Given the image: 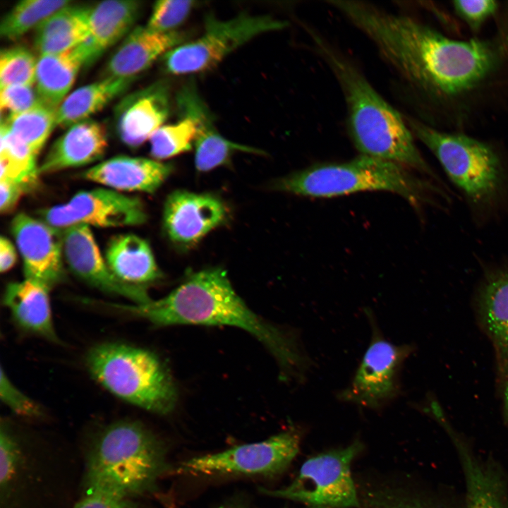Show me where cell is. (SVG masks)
Here are the masks:
<instances>
[{"label":"cell","mask_w":508,"mask_h":508,"mask_svg":"<svg viewBox=\"0 0 508 508\" xmlns=\"http://www.w3.org/2000/svg\"><path fill=\"white\" fill-rule=\"evenodd\" d=\"M29 190L26 186L6 179H0V210L1 213L11 210L20 196Z\"/></svg>","instance_id":"cell-40"},{"label":"cell","mask_w":508,"mask_h":508,"mask_svg":"<svg viewBox=\"0 0 508 508\" xmlns=\"http://www.w3.org/2000/svg\"><path fill=\"white\" fill-rule=\"evenodd\" d=\"M279 191L311 198H332L365 191L397 193L413 205L428 200L434 186L397 163L365 155L340 163L314 164L276 181Z\"/></svg>","instance_id":"cell-5"},{"label":"cell","mask_w":508,"mask_h":508,"mask_svg":"<svg viewBox=\"0 0 508 508\" xmlns=\"http://www.w3.org/2000/svg\"><path fill=\"white\" fill-rule=\"evenodd\" d=\"M361 445L355 441L348 447L321 453L306 460L289 486L265 493L304 503L312 508L358 507L351 464Z\"/></svg>","instance_id":"cell-10"},{"label":"cell","mask_w":508,"mask_h":508,"mask_svg":"<svg viewBox=\"0 0 508 508\" xmlns=\"http://www.w3.org/2000/svg\"><path fill=\"white\" fill-rule=\"evenodd\" d=\"M453 7L459 17L474 30L480 26L497 10L498 4L493 0L454 1Z\"/></svg>","instance_id":"cell-38"},{"label":"cell","mask_w":508,"mask_h":508,"mask_svg":"<svg viewBox=\"0 0 508 508\" xmlns=\"http://www.w3.org/2000/svg\"><path fill=\"white\" fill-rule=\"evenodd\" d=\"M161 502L165 508H179L174 497L171 495H162L159 496Z\"/></svg>","instance_id":"cell-43"},{"label":"cell","mask_w":508,"mask_h":508,"mask_svg":"<svg viewBox=\"0 0 508 508\" xmlns=\"http://www.w3.org/2000/svg\"><path fill=\"white\" fill-rule=\"evenodd\" d=\"M0 378L1 401L13 413L26 418H38L42 415L40 406L10 380L2 368Z\"/></svg>","instance_id":"cell-36"},{"label":"cell","mask_w":508,"mask_h":508,"mask_svg":"<svg viewBox=\"0 0 508 508\" xmlns=\"http://www.w3.org/2000/svg\"><path fill=\"white\" fill-rule=\"evenodd\" d=\"M49 226L64 229L83 224L90 227H120L143 224L147 214L137 198L104 188L80 191L68 202L40 211Z\"/></svg>","instance_id":"cell-12"},{"label":"cell","mask_w":508,"mask_h":508,"mask_svg":"<svg viewBox=\"0 0 508 508\" xmlns=\"http://www.w3.org/2000/svg\"><path fill=\"white\" fill-rule=\"evenodd\" d=\"M107 147L104 127L87 119L70 127L52 145L41 164L39 174L83 166L101 158Z\"/></svg>","instance_id":"cell-23"},{"label":"cell","mask_w":508,"mask_h":508,"mask_svg":"<svg viewBox=\"0 0 508 508\" xmlns=\"http://www.w3.org/2000/svg\"><path fill=\"white\" fill-rule=\"evenodd\" d=\"M56 110L42 104L1 120V123L6 125L37 156L56 126Z\"/></svg>","instance_id":"cell-30"},{"label":"cell","mask_w":508,"mask_h":508,"mask_svg":"<svg viewBox=\"0 0 508 508\" xmlns=\"http://www.w3.org/2000/svg\"><path fill=\"white\" fill-rule=\"evenodd\" d=\"M90 8L72 2L42 22L35 28L34 38L40 54L61 53L88 40Z\"/></svg>","instance_id":"cell-26"},{"label":"cell","mask_w":508,"mask_h":508,"mask_svg":"<svg viewBox=\"0 0 508 508\" xmlns=\"http://www.w3.org/2000/svg\"><path fill=\"white\" fill-rule=\"evenodd\" d=\"M37 60L23 46L6 48L0 54L1 88L11 85H33Z\"/></svg>","instance_id":"cell-33"},{"label":"cell","mask_w":508,"mask_h":508,"mask_svg":"<svg viewBox=\"0 0 508 508\" xmlns=\"http://www.w3.org/2000/svg\"><path fill=\"white\" fill-rule=\"evenodd\" d=\"M330 5L365 34L409 83L435 97L476 88L500 59L498 45L490 40L449 39L411 17L364 1L332 0Z\"/></svg>","instance_id":"cell-1"},{"label":"cell","mask_w":508,"mask_h":508,"mask_svg":"<svg viewBox=\"0 0 508 508\" xmlns=\"http://www.w3.org/2000/svg\"><path fill=\"white\" fill-rule=\"evenodd\" d=\"M64 257L72 272L89 285L107 294L122 296L134 304L150 301L146 287L120 280L99 252L89 226L78 224L62 229Z\"/></svg>","instance_id":"cell-14"},{"label":"cell","mask_w":508,"mask_h":508,"mask_svg":"<svg viewBox=\"0 0 508 508\" xmlns=\"http://www.w3.org/2000/svg\"><path fill=\"white\" fill-rule=\"evenodd\" d=\"M186 38L187 34L179 30L158 32L146 26L135 28L109 57L104 78H136Z\"/></svg>","instance_id":"cell-19"},{"label":"cell","mask_w":508,"mask_h":508,"mask_svg":"<svg viewBox=\"0 0 508 508\" xmlns=\"http://www.w3.org/2000/svg\"><path fill=\"white\" fill-rule=\"evenodd\" d=\"M226 215L225 205L214 195L180 190L165 201L163 226L172 242L189 246L222 224Z\"/></svg>","instance_id":"cell-16"},{"label":"cell","mask_w":508,"mask_h":508,"mask_svg":"<svg viewBox=\"0 0 508 508\" xmlns=\"http://www.w3.org/2000/svg\"><path fill=\"white\" fill-rule=\"evenodd\" d=\"M141 8L140 1L133 0L104 1L91 7L89 40L100 55L129 33Z\"/></svg>","instance_id":"cell-28"},{"label":"cell","mask_w":508,"mask_h":508,"mask_svg":"<svg viewBox=\"0 0 508 508\" xmlns=\"http://www.w3.org/2000/svg\"><path fill=\"white\" fill-rule=\"evenodd\" d=\"M49 290L40 283L24 279L7 284L3 302L23 330L58 343L59 338L53 323Z\"/></svg>","instance_id":"cell-24"},{"label":"cell","mask_w":508,"mask_h":508,"mask_svg":"<svg viewBox=\"0 0 508 508\" xmlns=\"http://www.w3.org/2000/svg\"><path fill=\"white\" fill-rule=\"evenodd\" d=\"M11 233L23 259L25 279L51 289L64 279L62 230L41 219L18 214Z\"/></svg>","instance_id":"cell-13"},{"label":"cell","mask_w":508,"mask_h":508,"mask_svg":"<svg viewBox=\"0 0 508 508\" xmlns=\"http://www.w3.org/2000/svg\"><path fill=\"white\" fill-rule=\"evenodd\" d=\"M173 171L171 164L128 156H117L82 173L83 179L114 190L155 193Z\"/></svg>","instance_id":"cell-20"},{"label":"cell","mask_w":508,"mask_h":508,"mask_svg":"<svg viewBox=\"0 0 508 508\" xmlns=\"http://www.w3.org/2000/svg\"><path fill=\"white\" fill-rule=\"evenodd\" d=\"M167 469L159 440L142 423L121 420L97 435L85 465V491L131 497L152 491Z\"/></svg>","instance_id":"cell-4"},{"label":"cell","mask_w":508,"mask_h":508,"mask_svg":"<svg viewBox=\"0 0 508 508\" xmlns=\"http://www.w3.org/2000/svg\"><path fill=\"white\" fill-rule=\"evenodd\" d=\"M99 56L89 40L61 53L40 55L35 84L42 102L57 109L71 88L79 70L90 65Z\"/></svg>","instance_id":"cell-22"},{"label":"cell","mask_w":508,"mask_h":508,"mask_svg":"<svg viewBox=\"0 0 508 508\" xmlns=\"http://www.w3.org/2000/svg\"><path fill=\"white\" fill-rule=\"evenodd\" d=\"M364 312L371 329L370 340L349 384L337 397L345 403L379 410L400 396L401 370L414 347L388 340L373 312L368 308Z\"/></svg>","instance_id":"cell-9"},{"label":"cell","mask_w":508,"mask_h":508,"mask_svg":"<svg viewBox=\"0 0 508 508\" xmlns=\"http://www.w3.org/2000/svg\"><path fill=\"white\" fill-rule=\"evenodd\" d=\"M85 363L92 377L120 399L160 415L174 409L176 386L153 352L130 344L107 342L91 348Z\"/></svg>","instance_id":"cell-6"},{"label":"cell","mask_w":508,"mask_h":508,"mask_svg":"<svg viewBox=\"0 0 508 508\" xmlns=\"http://www.w3.org/2000/svg\"><path fill=\"white\" fill-rule=\"evenodd\" d=\"M406 120L412 133L434 154L472 206L490 210L504 199L508 177L490 145L464 134L445 133L416 120Z\"/></svg>","instance_id":"cell-7"},{"label":"cell","mask_w":508,"mask_h":508,"mask_svg":"<svg viewBox=\"0 0 508 508\" xmlns=\"http://www.w3.org/2000/svg\"><path fill=\"white\" fill-rule=\"evenodd\" d=\"M44 104L33 85H11L1 88L0 107L4 120Z\"/></svg>","instance_id":"cell-35"},{"label":"cell","mask_w":508,"mask_h":508,"mask_svg":"<svg viewBox=\"0 0 508 508\" xmlns=\"http://www.w3.org/2000/svg\"><path fill=\"white\" fill-rule=\"evenodd\" d=\"M105 260L112 272L129 284L146 287L162 277L150 245L135 234L112 238L106 248Z\"/></svg>","instance_id":"cell-25"},{"label":"cell","mask_w":508,"mask_h":508,"mask_svg":"<svg viewBox=\"0 0 508 508\" xmlns=\"http://www.w3.org/2000/svg\"><path fill=\"white\" fill-rule=\"evenodd\" d=\"M135 78L107 77L76 89L58 107L56 126L67 128L89 119L123 94Z\"/></svg>","instance_id":"cell-27"},{"label":"cell","mask_w":508,"mask_h":508,"mask_svg":"<svg viewBox=\"0 0 508 508\" xmlns=\"http://www.w3.org/2000/svg\"><path fill=\"white\" fill-rule=\"evenodd\" d=\"M320 56L344 94L350 138L361 155L399 164L436 178L414 143L401 114L370 85L349 59L311 28Z\"/></svg>","instance_id":"cell-3"},{"label":"cell","mask_w":508,"mask_h":508,"mask_svg":"<svg viewBox=\"0 0 508 508\" xmlns=\"http://www.w3.org/2000/svg\"><path fill=\"white\" fill-rule=\"evenodd\" d=\"M73 508H136L131 499L85 491Z\"/></svg>","instance_id":"cell-39"},{"label":"cell","mask_w":508,"mask_h":508,"mask_svg":"<svg viewBox=\"0 0 508 508\" xmlns=\"http://www.w3.org/2000/svg\"><path fill=\"white\" fill-rule=\"evenodd\" d=\"M430 409L457 452L466 483V508H508V488L502 471L492 461L485 462L476 455L437 402L432 403Z\"/></svg>","instance_id":"cell-15"},{"label":"cell","mask_w":508,"mask_h":508,"mask_svg":"<svg viewBox=\"0 0 508 508\" xmlns=\"http://www.w3.org/2000/svg\"><path fill=\"white\" fill-rule=\"evenodd\" d=\"M176 103L179 116L193 119L196 125L194 160L198 171H209L228 164L238 151L249 152L248 146L231 142L219 133L214 117L193 81L181 86L176 93Z\"/></svg>","instance_id":"cell-17"},{"label":"cell","mask_w":508,"mask_h":508,"mask_svg":"<svg viewBox=\"0 0 508 508\" xmlns=\"http://www.w3.org/2000/svg\"><path fill=\"white\" fill-rule=\"evenodd\" d=\"M17 253L15 246L4 236L0 239V271L5 272L11 270L15 265Z\"/></svg>","instance_id":"cell-41"},{"label":"cell","mask_w":508,"mask_h":508,"mask_svg":"<svg viewBox=\"0 0 508 508\" xmlns=\"http://www.w3.org/2000/svg\"><path fill=\"white\" fill-rule=\"evenodd\" d=\"M300 435L295 429L258 442L193 457L180 464L179 474L273 475L284 471L299 450Z\"/></svg>","instance_id":"cell-11"},{"label":"cell","mask_w":508,"mask_h":508,"mask_svg":"<svg viewBox=\"0 0 508 508\" xmlns=\"http://www.w3.org/2000/svg\"><path fill=\"white\" fill-rule=\"evenodd\" d=\"M111 307L157 327L228 325L244 329L275 358L283 380H303L313 365L296 335L266 322L250 310L220 268L191 274L162 298L143 304H111Z\"/></svg>","instance_id":"cell-2"},{"label":"cell","mask_w":508,"mask_h":508,"mask_svg":"<svg viewBox=\"0 0 508 508\" xmlns=\"http://www.w3.org/2000/svg\"><path fill=\"white\" fill-rule=\"evenodd\" d=\"M500 392L504 418L508 423V363L499 366Z\"/></svg>","instance_id":"cell-42"},{"label":"cell","mask_w":508,"mask_h":508,"mask_svg":"<svg viewBox=\"0 0 508 508\" xmlns=\"http://www.w3.org/2000/svg\"><path fill=\"white\" fill-rule=\"evenodd\" d=\"M71 1L23 0L18 1L4 16L0 25L4 38L13 40L37 28L42 22Z\"/></svg>","instance_id":"cell-31"},{"label":"cell","mask_w":508,"mask_h":508,"mask_svg":"<svg viewBox=\"0 0 508 508\" xmlns=\"http://www.w3.org/2000/svg\"><path fill=\"white\" fill-rule=\"evenodd\" d=\"M18 460L16 441L6 423H1L0 432V485L6 488L13 476Z\"/></svg>","instance_id":"cell-37"},{"label":"cell","mask_w":508,"mask_h":508,"mask_svg":"<svg viewBox=\"0 0 508 508\" xmlns=\"http://www.w3.org/2000/svg\"><path fill=\"white\" fill-rule=\"evenodd\" d=\"M170 108L169 85L165 81L126 95L114 110L119 138L130 147L140 146L166 121Z\"/></svg>","instance_id":"cell-18"},{"label":"cell","mask_w":508,"mask_h":508,"mask_svg":"<svg viewBox=\"0 0 508 508\" xmlns=\"http://www.w3.org/2000/svg\"><path fill=\"white\" fill-rule=\"evenodd\" d=\"M480 325L491 341L499 366L508 363V265L487 271L475 298Z\"/></svg>","instance_id":"cell-21"},{"label":"cell","mask_w":508,"mask_h":508,"mask_svg":"<svg viewBox=\"0 0 508 508\" xmlns=\"http://www.w3.org/2000/svg\"><path fill=\"white\" fill-rule=\"evenodd\" d=\"M0 135V179L20 183L29 189L40 175L37 156L3 123H1Z\"/></svg>","instance_id":"cell-29"},{"label":"cell","mask_w":508,"mask_h":508,"mask_svg":"<svg viewBox=\"0 0 508 508\" xmlns=\"http://www.w3.org/2000/svg\"><path fill=\"white\" fill-rule=\"evenodd\" d=\"M195 121L180 116L174 123L159 127L150 138V155L156 159H165L191 150L196 138Z\"/></svg>","instance_id":"cell-32"},{"label":"cell","mask_w":508,"mask_h":508,"mask_svg":"<svg viewBox=\"0 0 508 508\" xmlns=\"http://www.w3.org/2000/svg\"><path fill=\"white\" fill-rule=\"evenodd\" d=\"M195 2L161 0L155 3L146 27L158 32L176 31L188 16Z\"/></svg>","instance_id":"cell-34"},{"label":"cell","mask_w":508,"mask_h":508,"mask_svg":"<svg viewBox=\"0 0 508 508\" xmlns=\"http://www.w3.org/2000/svg\"><path fill=\"white\" fill-rule=\"evenodd\" d=\"M287 26L286 21L267 15L241 13L228 20L208 15L202 34L166 54L162 57L164 68L179 75L210 70L252 39Z\"/></svg>","instance_id":"cell-8"}]
</instances>
